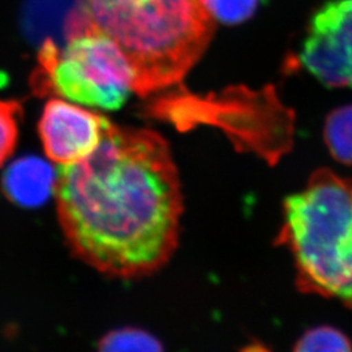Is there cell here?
Returning a JSON list of instances; mask_svg holds the SVG:
<instances>
[{"label": "cell", "instance_id": "obj_1", "mask_svg": "<svg viewBox=\"0 0 352 352\" xmlns=\"http://www.w3.org/2000/svg\"><path fill=\"white\" fill-rule=\"evenodd\" d=\"M54 195L71 251L104 276H151L175 252L183 196L155 132L110 123L96 151L60 167Z\"/></svg>", "mask_w": 352, "mask_h": 352}, {"label": "cell", "instance_id": "obj_2", "mask_svg": "<svg viewBox=\"0 0 352 352\" xmlns=\"http://www.w3.org/2000/svg\"><path fill=\"white\" fill-rule=\"evenodd\" d=\"M90 32L113 39L133 68L140 96L179 82L213 37L202 0H84Z\"/></svg>", "mask_w": 352, "mask_h": 352}, {"label": "cell", "instance_id": "obj_3", "mask_svg": "<svg viewBox=\"0 0 352 352\" xmlns=\"http://www.w3.org/2000/svg\"><path fill=\"white\" fill-rule=\"evenodd\" d=\"M277 245L289 250L298 289L352 308V180L321 168L283 202Z\"/></svg>", "mask_w": 352, "mask_h": 352}, {"label": "cell", "instance_id": "obj_4", "mask_svg": "<svg viewBox=\"0 0 352 352\" xmlns=\"http://www.w3.org/2000/svg\"><path fill=\"white\" fill-rule=\"evenodd\" d=\"M151 115L190 128L210 115H226L221 124L238 149L253 151L266 162L277 164L289 151L294 135V115L280 104L272 88L251 91L227 90L209 97L190 94L170 96L149 107Z\"/></svg>", "mask_w": 352, "mask_h": 352}, {"label": "cell", "instance_id": "obj_5", "mask_svg": "<svg viewBox=\"0 0 352 352\" xmlns=\"http://www.w3.org/2000/svg\"><path fill=\"white\" fill-rule=\"evenodd\" d=\"M38 62L37 89L81 104L118 110L133 90L135 72L126 54L96 30L68 39L64 49L45 39Z\"/></svg>", "mask_w": 352, "mask_h": 352}, {"label": "cell", "instance_id": "obj_6", "mask_svg": "<svg viewBox=\"0 0 352 352\" xmlns=\"http://www.w3.org/2000/svg\"><path fill=\"white\" fill-rule=\"evenodd\" d=\"M299 60L327 88L352 89V0H327L312 14Z\"/></svg>", "mask_w": 352, "mask_h": 352}, {"label": "cell", "instance_id": "obj_7", "mask_svg": "<svg viewBox=\"0 0 352 352\" xmlns=\"http://www.w3.org/2000/svg\"><path fill=\"white\" fill-rule=\"evenodd\" d=\"M110 123L100 113L54 98L43 107L38 133L51 162L67 166L96 151Z\"/></svg>", "mask_w": 352, "mask_h": 352}, {"label": "cell", "instance_id": "obj_8", "mask_svg": "<svg viewBox=\"0 0 352 352\" xmlns=\"http://www.w3.org/2000/svg\"><path fill=\"white\" fill-rule=\"evenodd\" d=\"M56 174L37 157H24L11 164L3 176V190L13 202L36 206L54 193Z\"/></svg>", "mask_w": 352, "mask_h": 352}, {"label": "cell", "instance_id": "obj_9", "mask_svg": "<svg viewBox=\"0 0 352 352\" xmlns=\"http://www.w3.org/2000/svg\"><path fill=\"white\" fill-rule=\"evenodd\" d=\"M324 139L330 154L340 164L352 166V104L327 115Z\"/></svg>", "mask_w": 352, "mask_h": 352}, {"label": "cell", "instance_id": "obj_10", "mask_svg": "<svg viewBox=\"0 0 352 352\" xmlns=\"http://www.w3.org/2000/svg\"><path fill=\"white\" fill-rule=\"evenodd\" d=\"M98 352H164L162 344L144 330L120 329L102 338Z\"/></svg>", "mask_w": 352, "mask_h": 352}, {"label": "cell", "instance_id": "obj_11", "mask_svg": "<svg viewBox=\"0 0 352 352\" xmlns=\"http://www.w3.org/2000/svg\"><path fill=\"white\" fill-rule=\"evenodd\" d=\"M294 352H352L351 340L330 327H315L304 333Z\"/></svg>", "mask_w": 352, "mask_h": 352}, {"label": "cell", "instance_id": "obj_12", "mask_svg": "<svg viewBox=\"0 0 352 352\" xmlns=\"http://www.w3.org/2000/svg\"><path fill=\"white\" fill-rule=\"evenodd\" d=\"M23 106L19 101L0 100V166L11 157L17 146Z\"/></svg>", "mask_w": 352, "mask_h": 352}, {"label": "cell", "instance_id": "obj_13", "mask_svg": "<svg viewBox=\"0 0 352 352\" xmlns=\"http://www.w3.org/2000/svg\"><path fill=\"white\" fill-rule=\"evenodd\" d=\"M209 13L228 25L240 24L256 12L258 0H202Z\"/></svg>", "mask_w": 352, "mask_h": 352}]
</instances>
